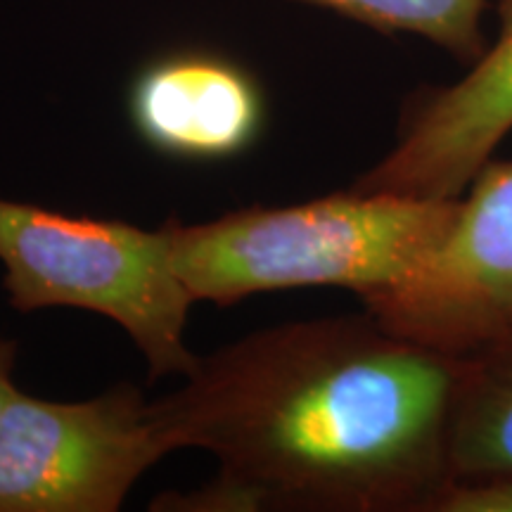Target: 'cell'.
Returning a JSON list of instances; mask_svg holds the SVG:
<instances>
[{"instance_id": "8992f818", "label": "cell", "mask_w": 512, "mask_h": 512, "mask_svg": "<svg viewBox=\"0 0 512 512\" xmlns=\"http://www.w3.org/2000/svg\"><path fill=\"white\" fill-rule=\"evenodd\" d=\"M479 60L446 86H422L403 105L392 150L351 183L408 200H458L512 133V0Z\"/></svg>"}, {"instance_id": "7a4b0ae2", "label": "cell", "mask_w": 512, "mask_h": 512, "mask_svg": "<svg viewBox=\"0 0 512 512\" xmlns=\"http://www.w3.org/2000/svg\"><path fill=\"white\" fill-rule=\"evenodd\" d=\"M453 202L344 190L214 221H169L176 271L195 302L228 306L292 287H344L361 302L392 290L430 252Z\"/></svg>"}, {"instance_id": "30bf717a", "label": "cell", "mask_w": 512, "mask_h": 512, "mask_svg": "<svg viewBox=\"0 0 512 512\" xmlns=\"http://www.w3.org/2000/svg\"><path fill=\"white\" fill-rule=\"evenodd\" d=\"M432 512H512V475L453 477Z\"/></svg>"}, {"instance_id": "6da1fadb", "label": "cell", "mask_w": 512, "mask_h": 512, "mask_svg": "<svg viewBox=\"0 0 512 512\" xmlns=\"http://www.w3.org/2000/svg\"><path fill=\"white\" fill-rule=\"evenodd\" d=\"M460 356L361 316L299 320L200 356L150 401L166 451L219 472L152 510L432 512L453 479Z\"/></svg>"}, {"instance_id": "ba28073f", "label": "cell", "mask_w": 512, "mask_h": 512, "mask_svg": "<svg viewBox=\"0 0 512 512\" xmlns=\"http://www.w3.org/2000/svg\"><path fill=\"white\" fill-rule=\"evenodd\" d=\"M451 470L512 475V337L460 356Z\"/></svg>"}, {"instance_id": "9c48e42d", "label": "cell", "mask_w": 512, "mask_h": 512, "mask_svg": "<svg viewBox=\"0 0 512 512\" xmlns=\"http://www.w3.org/2000/svg\"><path fill=\"white\" fill-rule=\"evenodd\" d=\"M382 34L425 38L470 67L489 46L484 15L491 0H302Z\"/></svg>"}, {"instance_id": "3957f363", "label": "cell", "mask_w": 512, "mask_h": 512, "mask_svg": "<svg viewBox=\"0 0 512 512\" xmlns=\"http://www.w3.org/2000/svg\"><path fill=\"white\" fill-rule=\"evenodd\" d=\"M0 264L17 313L69 306L110 318L155 380L200 361L185 342L195 299L176 271L169 221L145 230L0 197Z\"/></svg>"}, {"instance_id": "8fae6325", "label": "cell", "mask_w": 512, "mask_h": 512, "mask_svg": "<svg viewBox=\"0 0 512 512\" xmlns=\"http://www.w3.org/2000/svg\"><path fill=\"white\" fill-rule=\"evenodd\" d=\"M17 366V342L15 339H0V418H3L8 403L19 394L15 384Z\"/></svg>"}, {"instance_id": "277c9868", "label": "cell", "mask_w": 512, "mask_h": 512, "mask_svg": "<svg viewBox=\"0 0 512 512\" xmlns=\"http://www.w3.org/2000/svg\"><path fill=\"white\" fill-rule=\"evenodd\" d=\"M164 456L136 384L86 401L19 389L0 418V512H117Z\"/></svg>"}, {"instance_id": "52a82bcc", "label": "cell", "mask_w": 512, "mask_h": 512, "mask_svg": "<svg viewBox=\"0 0 512 512\" xmlns=\"http://www.w3.org/2000/svg\"><path fill=\"white\" fill-rule=\"evenodd\" d=\"M128 117L162 155L221 162L256 143L266 124V100L238 62L181 50L140 69L128 93Z\"/></svg>"}, {"instance_id": "5b68a950", "label": "cell", "mask_w": 512, "mask_h": 512, "mask_svg": "<svg viewBox=\"0 0 512 512\" xmlns=\"http://www.w3.org/2000/svg\"><path fill=\"white\" fill-rule=\"evenodd\" d=\"M363 309L453 356L512 337V159L491 157L477 171L430 252Z\"/></svg>"}]
</instances>
